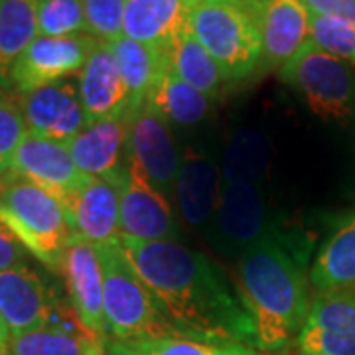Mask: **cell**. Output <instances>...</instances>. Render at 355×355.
<instances>
[{"label": "cell", "mask_w": 355, "mask_h": 355, "mask_svg": "<svg viewBox=\"0 0 355 355\" xmlns=\"http://www.w3.org/2000/svg\"><path fill=\"white\" fill-rule=\"evenodd\" d=\"M121 245L178 338L237 342L254 347V326L214 259L180 241Z\"/></svg>", "instance_id": "6da1fadb"}, {"label": "cell", "mask_w": 355, "mask_h": 355, "mask_svg": "<svg viewBox=\"0 0 355 355\" xmlns=\"http://www.w3.org/2000/svg\"><path fill=\"white\" fill-rule=\"evenodd\" d=\"M239 298L254 326V347L280 352L304 326L310 291L298 254L279 235L266 237L239 257Z\"/></svg>", "instance_id": "7a4b0ae2"}, {"label": "cell", "mask_w": 355, "mask_h": 355, "mask_svg": "<svg viewBox=\"0 0 355 355\" xmlns=\"http://www.w3.org/2000/svg\"><path fill=\"white\" fill-rule=\"evenodd\" d=\"M0 223L28 254L51 270H62L73 237L60 202L16 174L0 176Z\"/></svg>", "instance_id": "3957f363"}, {"label": "cell", "mask_w": 355, "mask_h": 355, "mask_svg": "<svg viewBox=\"0 0 355 355\" xmlns=\"http://www.w3.org/2000/svg\"><path fill=\"white\" fill-rule=\"evenodd\" d=\"M103 272V306L107 334L113 340L176 336L156 298L128 261L121 241L95 247ZM178 338V336H176Z\"/></svg>", "instance_id": "277c9868"}, {"label": "cell", "mask_w": 355, "mask_h": 355, "mask_svg": "<svg viewBox=\"0 0 355 355\" xmlns=\"http://www.w3.org/2000/svg\"><path fill=\"white\" fill-rule=\"evenodd\" d=\"M190 28L227 81L253 76L263 60L259 12L241 0H200Z\"/></svg>", "instance_id": "5b68a950"}, {"label": "cell", "mask_w": 355, "mask_h": 355, "mask_svg": "<svg viewBox=\"0 0 355 355\" xmlns=\"http://www.w3.org/2000/svg\"><path fill=\"white\" fill-rule=\"evenodd\" d=\"M280 79L302 95L310 111L326 121L355 114V73L349 65L320 50L310 40L279 71Z\"/></svg>", "instance_id": "8992f818"}, {"label": "cell", "mask_w": 355, "mask_h": 355, "mask_svg": "<svg viewBox=\"0 0 355 355\" xmlns=\"http://www.w3.org/2000/svg\"><path fill=\"white\" fill-rule=\"evenodd\" d=\"M99 40L89 34L71 38L38 36L16 60L10 73V91L28 95L67 77H77Z\"/></svg>", "instance_id": "52a82bcc"}, {"label": "cell", "mask_w": 355, "mask_h": 355, "mask_svg": "<svg viewBox=\"0 0 355 355\" xmlns=\"http://www.w3.org/2000/svg\"><path fill=\"white\" fill-rule=\"evenodd\" d=\"M128 121V160L168 200L174 198L182 154L170 123L150 107H142Z\"/></svg>", "instance_id": "ba28073f"}, {"label": "cell", "mask_w": 355, "mask_h": 355, "mask_svg": "<svg viewBox=\"0 0 355 355\" xmlns=\"http://www.w3.org/2000/svg\"><path fill=\"white\" fill-rule=\"evenodd\" d=\"M211 225L219 249L239 257L257 243L277 235L261 186H221Z\"/></svg>", "instance_id": "9c48e42d"}, {"label": "cell", "mask_w": 355, "mask_h": 355, "mask_svg": "<svg viewBox=\"0 0 355 355\" xmlns=\"http://www.w3.org/2000/svg\"><path fill=\"white\" fill-rule=\"evenodd\" d=\"M121 235L139 241H178L182 235L170 200L130 160L121 182Z\"/></svg>", "instance_id": "30bf717a"}, {"label": "cell", "mask_w": 355, "mask_h": 355, "mask_svg": "<svg viewBox=\"0 0 355 355\" xmlns=\"http://www.w3.org/2000/svg\"><path fill=\"white\" fill-rule=\"evenodd\" d=\"M296 347L300 355H355V291L316 294Z\"/></svg>", "instance_id": "8fae6325"}, {"label": "cell", "mask_w": 355, "mask_h": 355, "mask_svg": "<svg viewBox=\"0 0 355 355\" xmlns=\"http://www.w3.org/2000/svg\"><path fill=\"white\" fill-rule=\"evenodd\" d=\"M69 304L85 336L99 342L107 334L103 306V272L97 249L73 233L65 251L62 270Z\"/></svg>", "instance_id": "7c38bea8"}, {"label": "cell", "mask_w": 355, "mask_h": 355, "mask_svg": "<svg viewBox=\"0 0 355 355\" xmlns=\"http://www.w3.org/2000/svg\"><path fill=\"white\" fill-rule=\"evenodd\" d=\"M20 109L30 135L67 144L87 125L77 77L20 95Z\"/></svg>", "instance_id": "4fadbf2b"}, {"label": "cell", "mask_w": 355, "mask_h": 355, "mask_svg": "<svg viewBox=\"0 0 355 355\" xmlns=\"http://www.w3.org/2000/svg\"><path fill=\"white\" fill-rule=\"evenodd\" d=\"M127 172V170H125ZM125 178V174H123ZM85 178L64 205L71 231L93 247L121 241V182Z\"/></svg>", "instance_id": "5bb4252c"}, {"label": "cell", "mask_w": 355, "mask_h": 355, "mask_svg": "<svg viewBox=\"0 0 355 355\" xmlns=\"http://www.w3.org/2000/svg\"><path fill=\"white\" fill-rule=\"evenodd\" d=\"M10 174L24 178L55 198L62 209L85 178L73 162L67 144L26 135L14 154Z\"/></svg>", "instance_id": "9a60e30c"}, {"label": "cell", "mask_w": 355, "mask_h": 355, "mask_svg": "<svg viewBox=\"0 0 355 355\" xmlns=\"http://www.w3.org/2000/svg\"><path fill=\"white\" fill-rule=\"evenodd\" d=\"M128 116L103 119L85 125L67 142L69 154L87 178L119 180L128 164Z\"/></svg>", "instance_id": "2e32d148"}, {"label": "cell", "mask_w": 355, "mask_h": 355, "mask_svg": "<svg viewBox=\"0 0 355 355\" xmlns=\"http://www.w3.org/2000/svg\"><path fill=\"white\" fill-rule=\"evenodd\" d=\"M0 314L14 334L51 326L55 302L48 286L30 266L0 270Z\"/></svg>", "instance_id": "e0dca14e"}, {"label": "cell", "mask_w": 355, "mask_h": 355, "mask_svg": "<svg viewBox=\"0 0 355 355\" xmlns=\"http://www.w3.org/2000/svg\"><path fill=\"white\" fill-rule=\"evenodd\" d=\"M77 81L87 125L103 119L128 116V91L111 44L97 42Z\"/></svg>", "instance_id": "ac0fdd59"}, {"label": "cell", "mask_w": 355, "mask_h": 355, "mask_svg": "<svg viewBox=\"0 0 355 355\" xmlns=\"http://www.w3.org/2000/svg\"><path fill=\"white\" fill-rule=\"evenodd\" d=\"M200 0H125L123 36L168 51L190 30L193 6Z\"/></svg>", "instance_id": "d6986e66"}, {"label": "cell", "mask_w": 355, "mask_h": 355, "mask_svg": "<svg viewBox=\"0 0 355 355\" xmlns=\"http://www.w3.org/2000/svg\"><path fill=\"white\" fill-rule=\"evenodd\" d=\"M221 191L219 166L205 154L188 150L174 186V202L182 221L191 229L203 231L214 223Z\"/></svg>", "instance_id": "ffe728a7"}, {"label": "cell", "mask_w": 355, "mask_h": 355, "mask_svg": "<svg viewBox=\"0 0 355 355\" xmlns=\"http://www.w3.org/2000/svg\"><path fill=\"white\" fill-rule=\"evenodd\" d=\"M263 62L282 69L310 42V10L302 0H268L261 16Z\"/></svg>", "instance_id": "44dd1931"}, {"label": "cell", "mask_w": 355, "mask_h": 355, "mask_svg": "<svg viewBox=\"0 0 355 355\" xmlns=\"http://www.w3.org/2000/svg\"><path fill=\"white\" fill-rule=\"evenodd\" d=\"M116 64L128 91V116L146 105L156 81L168 67V51L121 36L111 42Z\"/></svg>", "instance_id": "7402d4cb"}, {"label": "cell", "mask_w": 355, "mask_h": 355, "mask_svg": "<svg viewBox=\"0 0 355 355\" xmlns=\"http://www.w3.org/2000/svg\"><path fill=\"white\" fill-rule=\"evenodd\" d=\"M270 166V142L263 130H237L219 162L221 186H261Z\"/></svg>", "instance_id": "603a6c76"}, {"label": "cell", "mask_w": 355, "mask_h": 355, "mask_svg": "<svg viewBox=\"0 0 355 355\" xmlns=\"http://www.w3.org/2000/svg\"><path fill=\"white\" fill-rule=\"evenodd\" d=\"M38 0H0V87L10 93V73L38 38Z\"/></svg>", "instance_id": "cb8c5ba5"}, {"label": "cell", "mask_w": 355, "mask_h": 355, "mask_svg": "<svg viewBox=\"0 0 355 355\" xmlns=\"http://www.w3.org/2000/svg\"><path fill=\"white\" fill-rule=\"evenodd\" d=\"M310 282L316 294L355 291V217L320 249Z\"/></svg>", "instance_id": "d4e9b609"}, {"label": "cell", "mask_w": 355, "mask_h": 355, "mask_svg": "<svg viewBox=\"0 0 355 355\" xmlns=\"http://www.w3.org/2000/svg\"><path fill=\"white\" fill-rule=\"evenodd\" d=\"M144 107H150L160 116H164L170 125L196 127L209 113L211 99L184 83L168 65L150 91Z\"/></svg>", "instance_id": "484cf974"}, {"label": "cell", "mask_w": 355, "mask_h": 355, "mask_svg": "<svg viewBox=\"0 0 355 355\" xmlns=\"http://www.w3.org/2000/svg\"><path fill=\"white\" fill-rule=\"evenodd\" d=\"M105 355H265L253 345L237 342H205L191 338L109 340Z\"/></svg>", "instance_id": "4316f807"}, {"label": "cell", "mask_w": 355, "mask_h": 355, "mask_svg": "<svg viewBox=\"0 0 355 355\" xmlns=\"http://www.w3.org/2000/svg\"><path fill=\"white\" fill-rule=\"evenodd\" d=\"M168 65L184 83L198 89L209 99H214L221 85L227 81L216 60L191 34V28L168 50Z\"/></svg>", "instance_id": "83f0119b"}, {"label": "cell", "mask_w": 355, "mask_h": 355, "mask_svg": "<svg viewBox=\"0 0 355 355\" xmlns=\"http://www.w3.org/2000/svg\"><path fill=\"white\" fill-rule=\"evenodd\" d=\"M99 342L87 336H76L62 326L14 334L8 355H97Z\"/></svg>", "instance_id": "f1b7e54d"}, {"label": "cell", "mask_w": 355, "mask_h": 355, "mask_svg": "<svg viewBox=\"0 0 355 355\" xmlns=\"http://www.w3.org/2000/svg\"><path fill=\"white\" fill-rule=\"evenodd\" d=\"M38 34L71 38L89 34L81 0H38Z\"/></svg>", "instance_id": "f546056e"}, {"label": "cell", "mask_w": 355, "mask_h": 355, "mask_svg": "<svg viewBox=\"0 0 355 355\" xmlns=\"http://www.w3.org/2000/svg\"><path fill=\"white\" fill-rule=\"evenodd\" d=\"M310 40L320 50L355 65V26L310 14Z\"/></svg>", "instance_id": "4dcf8cb0"}, {"label": "cell", "mask_w": 355, "mask_h": 355, "mask_svg": "<svg viewBox=\"0 0 355 355\" xmlns=\"http://www.w3.org/2000/svg\"><path fill=\"white\" fill-rule=\"evenodd\" d=\"M28 135L20 103L0 87V176L10 170L14 154Z\"/></svg>", "instance_id": "1f68e13d"}, {"label": "cell", "mask_w": 355, "mask_h": 355, "mask_svg": "<svg viewBox=\"0 0 355 355\" xmlns=\"http://www.w3.org/2000/svg\"><path fill=\"white\" fill-rule=\"evenodd\" d=\"M89 36L111 44L123 36L125 0H81Z\"/></svg>", "instance_id": "d6a6232c"}, {"label": "cell", "mask_w": 355, "mask_h": 355, "mask_svg": "<svg viewBox=\"0 0 355 355\" xmlns=\"http://www.w3.org/2000/svg\"><path fill=\"white\" fill-rule=\"evenodd\" d=\"M310 14L355 26V0H302Z\"/></svg>", "instance_id": "836d02e7"}, {"label": "cell", "mask_w": 355, "mask_h": 355, "mask_svg": "<svg viewBox=\"0 0 355 355\" xmlns=\"http://www.w3.org/2000/svg\"><path fill=\"white\" fill-rule=\"evenodd\" d=\"M26 265V251L14 235L0 223V270Z\"/></svg>", "instance_id": "e575fe53"}, {"label": "cell", "mask_w": 355, "mask_h": 355, "mask_svg": "<svg viewBox=\"0 0 355 355\" xmlns=\"http://www.w3.org/2000/svg\"><path fill=\"white\" fill-rule=\"evenodd\" d=\"M10 340H12V331H10L8 324L4 322V318L0 314V355H8Z\"/></svg>", "instance_id": "d590c367"}, {"label": "cell", "mask_w": 355, "mask_h": 355, "mask_svg": "<svg viewBox=\"0 0 355 355\" xmlns=\"http://www.w3.org/2000/svg\"><path fill=\"white\" fill-rule=\"evenodd\" d=\"M266 2H268V0H253V4L257 6V8H259V12L263 10V6H265Z\"/></svg>", "instance_id": "8d00e7d4"}, {"label": "cell", "mask_w": 355, "mask_h": 355, "mask_svg": "<svg viewBox=\"0 0 355 355\" xmlns=\"http://www.w3.org/2000/svg\"><path fill=\"white\" fill-rule=\"evenodd\" d=\"M241 2H245V4H249V6H251V8H254V10H257V12H259V8H257V6H254V4H253V0H241ZM259 16H261V12H259Z\"/></svg>", "instance_id": "74e56055"}, {"label": "cell", "mask_w": 355, "mask_h": 355, "mask_svg": "<svg viewBox=\"0 0 355 355\" xmlns=\"http://www.w3.org/2000/svg\"><path fill=\"white\" fill-rule=\"evenodd\" d=\"M97 355H103V352H99V354H97Z\"/></svg>", "instance_id": "f35d334b"}]
</instances>
